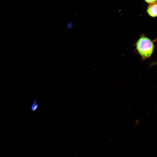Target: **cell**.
<instances>
[{"instance_id": "4", "label": "cell", "mask_w": 157, "mask_h": 157, "mask_svg": "<svg viewBox=\"0 0 157 157\" xmlns=\"http://www.w3.org/2000/svg\"><path fill=\"white\" fill-rule=\"evenodd\" d=\"M147 3L151 4L156 2L157 0H144Z\"/></svg>"}, {"instance_id": "1", "label": "cell", "mask_w": 157, "mask_h": 157, "mask_svg": "<svg viewBox=\"0 0 157 157\" xmlns=\"http://www.w3.org/2000/svg\"><path fill=\"white\" fill-rule=\"evenodd\" d=\"M136 47L142 59L145 60L151 56L154 51V45L152 40L143 35L137 41Z\"/></svg>"}, {"instance_id": "5", "label": "cell", "mask_w": 157, "mask_h": 157, "mask_svg": "<svg viewBox=\"0 0 157 157\" xmlns=\"http://www.w3.org/2000/svg\"><path fill=\"white\" fill-rule=\"evenodd\" d=\"M73 24L72 22H70L68 23L67 25V27L68 28H72L73 27Z\"/></svg>"}, {"instance_id": "2", "label": "cell", "mask_w": 157, "mask_h": 157, "mask_svg": "<svg viewBox=\"0 0 157 157\" xmlns=\"http://www.w3.org/2000/svg\"><path fill=\"white\" fill-rule=\"evenodd\" d=\"M147 12L148 15L152 17L157 16V3L149 4L147 7Z\"/></svg>"}, {"instance_id": "3", "label": "cell", "mask_w": 157, "mask_h": 157, "mask_svg": "<svg viewBox=\"0 0 157 157\" xmlns=\"http://www.w3.org/2000/svg\"><path fill=\"white\" fill-rule=\"evenodd\" d=\"M38 107V105L37 103V100L35 99L33 101V103L31 106L30 108L32 111H36Z\"/></svg>"}]
</instances>
